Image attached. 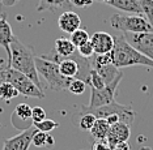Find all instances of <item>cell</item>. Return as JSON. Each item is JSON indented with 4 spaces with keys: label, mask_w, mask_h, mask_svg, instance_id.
Segmentation results:
<instances>
[{
    "label": "cell",
    "mask_w": 153,
    "mask_h": 150,
    "mask_svg": "<svg viewBox=\"0 0 153 150\" xmlns=\"http://www.w3.org/2000/svg\"><path fill=\"white\" fill-rule=\"evenodd\" d=\"M11 68L24 73L38 88L42 89V82L39 81L37 68H36V56H34L33 48L24 44L15 37L11 42V59H9Z\"/></svg>",
    "instance_id": "obj_1"
},
{
    "label": "cell",
    "mask_w": 153,
    "mask_h": 150,
    "mask_svg": "<svg viewBox=\"0 0 153 150\" xmlns=\"http://www.w3.org/2000/svg\"><path fill=\"white\" fill-rule=\"evenodd\" d=\"M113 64L118 69L132 67V65H145L153 68V60L139 52L134 46L126 41L123 34L114 37V47L111 51Z\"/></svg>",
    "instance_id": "obj_2"
},
{
    "label": "cell",
    "mask_w": 153,
    "mask_h": 150,
    "mask_svg": "<svg viewBox=\"0 0 153 150\" xmlns=\"http://www.w3.org/2000/svg\"><path fill=\"white\" fill-rule=\"evenodd\" d=\"M36 68L38 76H42L50 89L53 90H67L71 78L64 77L59 71L58 63L42 58H36Z\"/></svg>",
    "instance_id": "obj_3"
},
{
    "label": "cell",
    "mask_w": 153,
    "mask_h": 150,
    "mask_svg": "<svg viewBox=\"0 0 153 150\" xmlns=\"http://www.w3.org/2000/svg\"><path fill=\"white\" fill-rule=\"evenodd\" d=\"M110 25L122 33H147L153 31V25L143 15H119L110 17Z\"/></svg>",
    "instance_id": "obj_4"
},
{
    "label": "cell",
    "mask_w": 153,
    "mask_h": 150,
    "mask_svg": "<svg viewBox=\"0 0 153 150\" xmlns=\"http://www.w3.org/2000/svg\"><path fill=\"white\" fill-rule=\"evenodd\" d=\"M93 114L97 119H106L107 116L110 115H118L120 117V121L126 123L128 125H131L134 123V119H135V111L132 110L131 106H124V104H119L117 100L111 102L106 106H102V107H98V109H92V110H88V109H84L80 111V115L81 114Z\"/></svg>",
    "instance_id": "obj_5"
},
{
    "label": "cell",
    "mask_w": 153,
    "mask_h": 150,
    "mask_svg": "<svg viewBox=\"0 0 153 150\" xmlns=\"http://www.w3.org/2000/svg\"><path fill=\"white\" fill-rule=\"evenodd\" d=\"M7 81L11 82L15 88L19 90L20 94L25 97H32V98H38V99H43L45 98V93L42 92V89L38 88L32 80L27 76H25L24 73L16 71L13 68H9L7 72Z\"/></svg>",
    "instance_id": "obj_6"
},
{
    "label": "cell",
    "mask_w": 153,
    "mask_h": 150,
    "mask_svg": "<svg viewBox=\"0 0 153 150\" xmlns=\"http://www.w3.org/2000/svg\"><path fill=\"white\" fill-rule=\"evenodd\" d=\"M123 78V73H119L115 78L110 83H107L105 88L102 89H93L90 88V99H89V104L85 106L84 109L92 110V109H98V107L106 106L111 102L115 100V93L118 89L120 80Z\"/></svg>",
    "instance_id": "obj_7"
},
{
    "label": "cell",
    "mask_w": 153,
    "mask_h": 150,
    "mask_svg": "<svg viewBox=\"0 0 153 150\" xmlns=\"http://www.w3.org/2000/svg\"><path fill=\"white\" fill-rule=\"evenodd\" d=\"M123 37L139 52L153 60V31L147 33H123Z\"/></svg>",
    "instance_id": "obj_8"
},
{
    "label": "cell",
    "mask_w": 153,
    "mask_h": 150,
    "mask_svg": "<svg viewBox=\"0 0 153 150\" xmlns=\"http://www.w3.org/2000/svg\"><path fill=\"white\" fill-rule=\"evenodd\" d=\"M38 129L36 127H30L29 129L22 131L21 133L12 138H7L3 145V150H29L32 145V138Z\"/></svg>",
    "instance_id": "obj_9"
},
{
    "label": "cell",
    "mask_w": 153,
    "mask_h": 150,
    "mask_svg": "<svg viewBox=\"0 0 153 150\" xmlns=\"http://www.w3.org/2000/svg\"><path fill=\"white\" fill-rule=\"evenodd\" d=\"M11 123L19 131H26L32 127V107L26 103H20L16 106L11 116Z\"/></svg>",
    "instance_id": "obj_10"
},
{
    "label": "cell",
    "mask_w": 153,
    "mask_h": 150,
    "mask_svg": "<svg viewBox=\"0 0 153 150\" xmlns=\"http://www.w3.org/2000/svg\"><path fill=\"white\" fill-rule=\"evenodd\" d=\"M90 43L96 55L109 54L113 51L114 47V37L106 31H97L90 37Z\"/></svg>",
    "instance_id": "obj_11"
},
{
    "label": "cell",
    "mask_w": 153,
    "mask_h": 150,
    "mask_svg": "<svg viewBox=\"0 0 153 150\" xmlns=\"http://www.w3.org/2000/svg\"><path fill=\"white\" fill-rule=\"evenodd\" d=\"M131 125H128L123 121H119V123L114 124V125H110V129H109V133H107V137H106V141L109 142L110 148L115 146L119 142H124V141H128L131 136Z\"/></svg>",
    "instance_id": "obj_12"
},
{
    "label": "cell",
    "mask_w": 153,
    "mask_h": 150,
    "mask_svg": "<svg viewBox=\"0 0 153 150\" xmlns=\"http://www.w3.org/2000/svg\"><path fill=\"white\" fill-rule=\"evenodd\" d=\"M58 25L59 29L65 31L68 34H72L75 30L80 29V25H81V18L74 10H65V12L60 13L58 18Z\"/></svg>",
    "instance_id": "obj_13"
},
{
    "label": "cell",
    "mask_w": 153,
    "mask_h": 150,
    "mask_svg": "<svg viewBox=\"0 0 153 150\" xmlns=\"http://www.w3.org/2000/svg\"><path fill=\"white\" fill-rule=\"evenodd\" d=\"M13 38H15V35H13L9 22L4 17H1L0 18V46L4 47L7 56H8V61L11 59V42L13 41Z\"/></svg>",
    "instance_id": "obj_14"
},
{
    "label": "cell",
    "mask_w": 153,
    "mask_h": 150,
    "mask_svg": "<svg viewBox=\"0 0 153 150\" xmlns=\"http://www.w3.org/2000/svg\"><path fill=\"white\" fill-rule=\"evenodd\" d=\"M106 4L123 10V12H127L130 15H143L139 0H110Z\"/></svg>",
    "instance_id": "obj_15"
},
{
    "label": "cell",
    "mask_w": 153,
    "mask_h": 150,
    "mask_svg": "<svg viewBox=\"0 0 153 150\" xmlns=\"http://www.w3.org/2000/svg\"><path fill=\"white\" fill-rule=\"evenodd\" d=\"M72 4L69 0H39L37 10H50V12H60L65 8H71Z\"/></svg>",
    "instance_id": "obj_16"
},
{
    "label": "cell",
    "mask_w": 153,
    "mask_h": 150,
    "mask_svg": "<svg viewBox=\"0 0 153 150\" xmlns=\"http://www.w3.org/2000/svg\"><path fill=\"white\" fill-rule=\"evenodd\" d=\"M54 50L55 52L59 55V56H69L72 55L74 52H76V46L71 42L69 38H58L55 41V44H54Z\"/></svg>",
    "instance_id": "obj_17"
},
{
    "label": "cell",
    "mask_w": 153,
    "mask_h": 150,
    "mask_svg": "<svg viewBox=\"0 0 153 150\" xmlns=\"http://www.w3.org/2000/svg\"><path fill=\"white\" fill-rule=\"evenodd\" d=\"M109 129H110V125L105 119H97L94 125H93L89 132L94 140H106Z\"/></svg>",
    "instance_id": "obj_18"
},
{
    "label": "cell",
    "mask_w": 153,
    "mask_h": 150,
    "mask_svg": "<svg viewBox=\"0 0 153 150\" xmlns=\"http://www.w3.org/2000/svg\"><path fill=\"white\" fill-rule=\"evenodd\" d=\"M94 69L100 73V76L103 78V81H105L106 85L110 83L120 73V71L113 64V63H111V64H107V65H103V67H100V68H94Z\"/></svg>",
    "instance_id": "obj_19"
},
{
    "label": "cell",
    "mask_w": 153,
    "mask_h": 150,
    "mask_svg": "<svg viewBox=\"0 0 153 150\" xmlns=\"http://www.w3.org/2000/svg\"><path fill=\"white\" fill-rule=\"evenodd\" d=\"M17 95H20L19 90L12 85L11 82L5 81L0 85V98L4 100H11L13 98H16Z\"/></svg>",
    "instance_id": "obj_20"
},
{
    "label": "cell",
    "mask_w": 153,
    "mask_h": 150,
    "mask_svg": "<svg viewBox=\"0 0 153 150\" xmlns=\"http://www.w3.org/2000/svg\"><path fill=\"white\" fill-rule=\"evenodd\" d=\"M71 42L76 46V48L80 47L81 44H84L86 43V42H89L90 41V37H89V34H88V31L84 30V29H77V30H75L74 33L71 34Z\"/></svg>",
    "instance_id": "obj_21"
},
{
    "label": "cell",
    "mask_w": 153,
    "mask_h": 150,
    "mask_svg": "<svg viewBox=\"0 0 153 150\" xmlns=\"http://www.w3.org/2000/svg\"><path fill=\"white\" fill-rule=\"evenodd\" d=\"M85 89H86V83L82 81V80H80V78H71L67 90L69 93L75 94V95H81V94H84Z\"/></svg>",
    "instance_id": "obj_22"
},
{
    "label": "cell",
    "mask_w": 153,
    "mask_h": 150,
    "mask_svg": "<svg viewBox=\"0 0 153 150\" xmlns=\"http://www.w3.org/2000/svg\"><path fill=\"white\" fill-rule=\"evenodd\" d=\"M88 85L93 89H102L106 86L103 78L100 76V73L96 71L94 68L90 71V75H89V81H88Z\"/></svg>",
    "instance_id": "obj_23"
},
{
    "label": "cell",
    "mask_w": 153,
    "mask_h": 150,
    "mask_svg": "<svg viewBox=\"0 0 153 150\" xmlns=\"http://www.w3.org/2000/svg\"><path fill=\"white\" fill-rule=\"evenodd\" d=\"M33 125L37 128L38 131L46 132V133H50V132H53L55 128L59 127V123H56V121L53 120V119H47V117H46L45 120L39 121V123H34Z\"/></svg>",
    "instance_id": "obj_24"
},
{
    "label": "cell",
    "mask_w": 153,
    "mask_h": 150,
    "mask_svg": "<svg viewBox=\"0 0 153 150\" xmlns=\"http://www.w3.org/2000/svg\"><path fill=\"white\" fill-rule=\"evenodd\" d=\"M97 120V117L94 116L93 114H81V117H80V121H79V125L81 129L84 131H90L92 127L94 125Z\"/></svg>",
    "instance_id": "obj_25"
},
{
    "label": "cell",
    "mask_w": 153,
    "mask_h": 150,
    "mask_svg": "<svg viewBox=\"0 0 153 150\" xmlns=\"http://www.w3.org/2000/svg\"><path fill=\"white\" fill-rule=\"evenodd\" d=\"M143 10V16L153 25V0H139Z\"/></svg>",
    "instance_id": "obj_26"
},
{
    "label": "cell",
    "mask_w": 153,
    "mask_h": 150,
    "mask_svg": "<svg viewBox=\"0 0 153 150\" xmlns=\"http://www.w3.org/2000/svg\"><path fill=\"white\" fill-rule=\"evenodd\" d=\"M47 134L46 132L37 131L32 138V145L37 146V148H45L47 145Z\"/></svg>",
    "instance_id": "obj_27"
},
{
    "label": "cell",
    "mask_w": 153,
    "mask_h": 150,
    "mask_svg": "<svg viewBox=\"0 0 153 150\" xmlns=\"http://www.w3.org/2000/svg\"><path fill=\"white\" fill-rule=\"evenodd\" d=\"M77 52L82 58H86V59L92 58L93 55H94V50H93V46H92V43H90V41L84 44H81L80 47H77Z\"/></svg>",
    "instance_id": "obj_28"
},
{
    "label": "cell",
    "mask_w": 153,
    "mask_h": 150,
    "mask_svg": "<svg viewBox=\"0 0 153 150\" xmlns=\"http://www.w3.org/2000/svg\"><path fill=\"white\" fill-rule=\"evenodd\" d=\"M45 119H46V111L39 106L33 107L32 109V121H33V124L39 123V121H42Z\"/></svg>",
    "instance_id": "obj_29"
},
{
    "label": "cell",
    "mask_w": 153,
    "mask_h": 150,
    "mask_svg": "<svg viewBox=\"0 0 153 150\" xmlns=\"http://www.w3.org/2000/svg\"><path fill=\"white\" fill-rule=\"evenodd\" d=\"M9 68H11V65H9L8 60L0 58V85L7 81V72Z\"/></svg>",
    "instance_id": "obj_30"
},
{
    "label": "cell",
    "mask_w": 153,
    "mask_h": 150,
    "mask_svg": "<svg viewBox=\"0 0 153 150\" xmlns=\"http://www.w3.org/2000/svg\"><path fill=\"white\" fill-rule=\"evenodd\" d=\"M93 150H111V148L106 140H96Z\"/></svg>",
    "instance_id": "obj_31"
},
{
    "label": "cell",
    "mask_w": 153,
    "mask_h": 150,
    "mask_svg": "<svg viewBox=\"0 0 153 150\" xmlns=\"http://www.w3.org/2000/svg\"><path fill=\"white\" fill-rule=\"evenodd\" d=\"M72 5L80 7V8H86V7L92 5L94 3V0H69Z\"/></svg>",
    "instance_id": "obj_32"
},
{
    "label": "cell",
    "mask_w": 153,
    "mask_h": 150,
    "mask_svg": "<svg viewBox=\"0 0 153 150\" xmlns=\"http://www.w3.org/2000/svg\"><path fill=\"white\" fill-rule=\"evenodd\" d=\"M111 150H131V146L128 144V141H124V142H119L115 146H113Z\"/></svg>",
    "instance_id": "obj_33"
},
{
    "label": "cell",
    "mask_w": 153,
    "mask_h": 150,
    "mask_svg": "<svg viewBox=\"0 0 153 150\" xmlns=\"http://www.w3.org/2000/svg\"><path fill=\"white\" fill-rule=\"evenodd\" d=\"M105 120L107 121V123H109V125H114V124L119 123V121H120V117L118 116V115H110V116H107Z\"/></svg>",
    "instance_id": "obj_34"
},
{
    "label": "cell",
    "mask_w": 153,
    "mask_h": 150,
    "mask_svg": "<svg viewBox=\"0 0 153 150\" xmlns=\"http://www.w3.org/2000/svg\"><path fill=\"white\" fill-rule=\"evenodd\" d=\"M140 150H152V149L149 148V146H141V148H140Z\"/></svg>",
    "instance_id": "obj_35"
},
{
    "label": "cell",
    "mask_w": 153,
    "mask_h": 150,
    "mask_svg": "<svg viewBox=\"0 0 153 150\" xmlns=\"http://www.w3.org/2000/svg\"><path fill=\"white\" fill-rule=\"evenodd\" d=\"M97 1H103V3H109L110 0H97Z\"/></svg>",
    "instance_id": "obj_36"
}]
</instances>
